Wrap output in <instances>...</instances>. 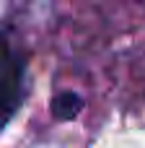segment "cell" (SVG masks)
<instances>
[{
    "label": "cell",
    "mask_w": 145,
    "mask_h": 148,
    "mask_svg": "<svg viewBox=\"0 0 145 148\" xmlns=\"http://www.w3.org/2000/svg\"><path fill=\"white\" fill-rule=\"evenodd\" d=\"M21 78H23V62L8 52V44L0 36V127L18 107Z\"/></svg>",
    "instance_id": "6da1fadb"
},
{
    "label": "cell",
    "mask_w": 145,
    "mask_h": 148,
    "mask_svg": "<svg viewBox=\"0 0 145 148\" xmlns=\"http://www.w3.org/2000/svg\"><path fill=\"white\" fill-rule=\"evenodd\" d=\"M80 109H83V99H80L75 91H62V94H57V96L52 99V114H54L57 120H62V122L75 120Z\"/></svg>",
    "instance_id": "7a4b0ae2"
}]
</instances>
